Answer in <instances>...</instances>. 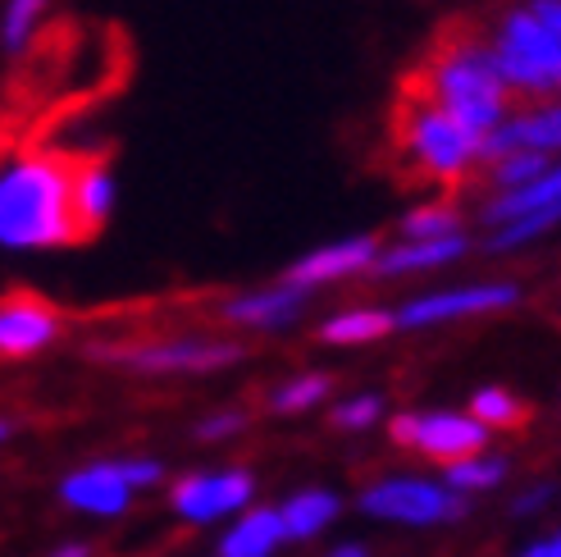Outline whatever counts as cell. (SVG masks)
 Returning a JSON list of instances; mask_svg holds the SVG:
<instances>
[{
    "instance_id": "obj_11",
    "label": "cell",
    "mask_w": 561,
    "mask_h": 557,
    "mask_svg": "<svg viewBox=\"0 0 561 557\" xmlns=\"http://www.w3.org/2000/svg\"><path fill=\"white\" fill-rule=\"evenodd\" d=\"M60 311L33 293L0 302V356H37L60 339Z\"/></svg>"
},
{
    "instance_id": "obj_33",
    "label": "cell",
    "mask_w": 561,
    "mask_h": 557,
    "mask_svg": "<svg viewBox=\"0 0 561 557\" xmlns=\"http://www.w3.org/2000/svg\"><path fill=\"white\" fill-rule=\"evenodd\" d=\"M50 557H96V553H92V544H88V539H69V544L55 548Z\"/></svg>"
},
{
    "instance_id": "obj_26",
    "label": "cell",
    "mask_w": 561,
    "mask_h": 557,
    "mask_svg": "<svg viewBox=\"0 0 561 557\" xmlns=\"http://www.w3.org/2000/svg\"><path fill=\"white\" fill-rule=\"evenodd\" d=\"M543 174H548V160H543L539 151H516V156L497 160L493 170H489V179H493L497 187H507V192H516V187H525V183H535V179H543Z\"/></svg>"
},
{
    "instance_id": "obj_14",
    "label": "cell",
    "mask_w": 561,
    "mask_h": 557,
    "mask_svg": "<svg viewBox=\"0 0 561 557\" xmlns=\"http://www.w3.org/2000/svg\"><path fill=\"white\" fill-rule=\"evenodd\" d=\"M306 288H293V284H274V288H256V293H238L219 306V316L238 325V329H288L297 316H301V306H306Z\"/></svg>"
},
{
    "instance_id": "obj_32",
    "label": "cell",
    "mask_w": 561,
    "mask_h": 557,
    "mask_svg": "<svg viewBox=\"0 0 561 557\" xmlns=\"http://www.w3.org/2000/svg\"><path fill=\"white\" fill-rule=\"evenodd\" d=\"M516 557H561V531L548 535V539H539V544H529V548H520Z\"/></svg>"
},
{
    "instance_id": "obj_35",
    "label": "cell",
    "mask_w": 561,
    "mask_h": 557,
    "mask_svg": "<svg viewBox=\"0 0 561 557\" xmlns=\"http://www.w3.org/2000/svg\"><path fill=\"white\" fill-rule=\"evenodd\" d=\"M10 430H14L10 421H0V443H5V439H10Z\"/></svg>"
},
{
    "instance_id": "obj_22",
    "label": "cell",
    "mask_w": 561,
    "mask_h": 557,
    "mask_svg": "<svg viewBox=\"0 0 561 557\" xmlns=\"http://www.w3.org/2000/svg\"><path fill=\"white\" fill-rule=\"evenodd\" d=\"M329 388H333V379L329 375H293V379H284L270 394V411H278V416H301V411H311V407H320L324 398H329Z\"/></svg>"
},
{
    "instance_id": "obj_17",
    "label": "cell",
    "mask_w": 561,
    "mask_h": 557,
    "mask_svg": "<svg viewBox=\"0 0 561 557\" xmlns=\"http://www.w3.org/2000/svg\"><path fill=\"white\" fill-rule=\"evenodd\" d=\"M343 512V498L333 489H297L278 516H284V535L288 539H316L320 531H329Z\"/></svg>"
},
{
    "instance_id": "obj_27",
    "label": "cell",
    "mask_w": 561,
    "mask_h": 557,
    "mask_svg": "<svg viewBox=\"0 0 561 557\" xmlns=\"http://www.w3.org/2000/svg\"><path fill=\"white\" fill-rule=\"evenodd\" d=\"M561 219V202H552V206H543V211H535V215H525V219H512V225H502L497 234H493V247L497 252H507V247H520V242H529V238H539L543 229H552Z\"/></svg>"
},
{
    "instance_id": "obj_24",
    "label": "cell",
    "mask_w": 561,
    "mask_h": 557,
    "mask_svg": "<svg viewBox=\"0 0 561 557\" xmlns=\"http://www.w3.org/2000/svg\"><path fill=\"white\" fill-rule=\"evenodd\" d=\"M407 242H434V238H457V206L453 202H434L420 206L402 219Z\"/></svg>"
},
{
    "instance_id": "obj_34",
    "label": "cell",
    "mask_w": 561,
    "mask_h": 557,
    "mask_svg": "<svg viewBox=\"0 0 561 557\" xmlns=\"http://www.w3.org/2000/svg\"><path fill=\"white\" fill-rule=\"evenodd\" d=\"M324 557H370V548L366 544H339V548H329Z\"/></svg>"
},
{
    "instance_id": "obj_1",
    "label": "cell",
    "mask_w": 561,
    "mask_h": 557,
    "mask_svg": "<svg viewBox=\"0 0 561 557\" xmlns=\"http://www.w3.org/2000/svg\"><path fill=\"white\" fill-rule=\"evenodd\" d=\"M398 92L438 105L447 120H457L480 143L502 124V110L516 96L497 73L493 46H484V37L466 19H453L438 27L430 50L402 73Z\"/></svg>"
},
{
    "instance_id": "obj_3",
    "label": "cell",
    "mask_w": 561,
    "mask_h": 557,
    "mask_svg": "<svg viewBox=\"0 0 561 557\" xmlns=\"http://www.w3.org/2000/svg\"><path fill=\"white\" fill-rule=\"evenodd\" d=\"M388 147L398 151V174L411 183H461L466 170L480 160V137L447 120L438 105L398 92L388 115Z\"/></svg>"
},
{
    "instance_id": "obj_16",
    "label": "cell",
    "mask_w": 561,
    "mask_h": 557,
    "mask_svg": "<svg viewBox=\"0 0 561 557\" xmlns=\"http://www.w3.org/2000/svg\"><path fill=\"white\" fill-rule=\"evenodd\" d=\"M284 544H288V535H284L278 508H247L242 516L229 521V531L219 535L215 557H274Z\"/></svg>"
},
{
    "instance_id": "obj_19",
    "label": "cell",
    "mask_w": 561,
    "mask_h": 557,
    "mask_svg": "<svg viewBox=\"0 0 561 557\" xmlns=\"http://www.w3.org/2000/svg\"><path fill=\"white\" fill-rule=\"evenodd\" d=\"M392 329V311H379V306H352V311H339L320 325V339L333 348H360L375 343Z\"/></svg>"
},
{
    "instance_id": "obj_29",
    "label": "cell",
    "mask_w": 561,
    "mask_h": 557,
    "mask_svg": "<svg viewBox=\"0 0 561 557\" xmlns=\"http://www.w3.org/2000/svg\"><path fill=\"white\" fill-rule=\"evenodd\" d=\"M115 466H119V476L128 480V489H133V493L156 489V485L164 480V466H160L156 457H115Z\"/></svg>"
},
{
    "instance_id": "obj_4",
    "label": "cell",
    "mask_w": 561,
    "mask_h": 557,
    "mask_svg": "<svg viewBox=\"0 0 561 557\" xmlns=\"http://www.w3.org/2000/svg\"><path fill=\"white\" fill-rule=\"evenodd\" d=\"M92 361L105 366H119L133 375H215L229 371L247 356L242 343L233 339H133V343H92L88 348Z\"/></svg>"
},
{
    "instance_id": "obj_5",
    "label": "cell",
    "mask_w": 561,
    "mask_h": 557,
    "mask_svg": "<svg viewBox=\"0 0 561 557\" xmlns=\"http://www.w3.org/2000/svg\"><path fill=\"white\" fill-rule=\"evenodd\" d=\"M356 508L388 521V525H411V531H430V525H453L466 516V498H457L447 485L420 480V476H388L360 489Z\"/></svg>"
},
{
    "instance_id": "obj_30",
    "label": "cell",
    "mask_w": 561,
    "mask_h": 557,
    "mask_svg": "<svg viewBox=\"0 0 561 557\" xmlns=\"http://www.w3.org/2000/svg\"><path fill=\"white\" fill-rule=\"evenodd\" d=\"M247 430V411H215V416H206V421H196V439L202 443H219V439H233V434H242Z\"/></svg>"
},
{
    "instance_id": "obj_31",
    "label": "cell",
    "mask_w": 561,
    "mask_h": 557,
    "mask_svg": "<svg viewBox=\"0 0 561 557\" xmlns=\"http://www.w3.org/2000/svg\"><path fill=\"white\" fill-rule=\"evenodd\" d=\"M552 485H535V489H525L516 503H512V516H535V512H543L548 503H552Z\"/></svg>"
},
{
    "instance_id": "obj_15",
    "label": "cell",
    "mask_w": 561,
    "mask_h": 557,
    "mask_svg": "<svg viewBox=\"0 0 561 557\" xmlns=\"http://www.w3.org/2000/svg\"><path fill=\"white\" fill-rule=\"evenodd\" d=\"M535 147L539 156L561 147V105H548V110H535V115H520V120H507L497 124L484 143H480V160H507L516 151H529Z\"/></svg>"
},
{
    "instance_id": "obj_25",
    "label": "cell",
    "mask_w": 561,
    "mask_h": 557,
    "mask_svg": "<svg viewBox=\"0 0 561 557\" xmlns=\"http://www.w3.org/2000/svg\"><path fill=\"white\" fill-rule=\"evenodd\" d=\"M50 0H10L5 14H0V42L10 50H23V42L37 33V19L46 14Z\"/></svg>"
},
{
    "instance_id": "obj_8",
    "label": "cell",
    "mask_w": 561,
    "mask_h": 557,
    "mask_svg": "<svg viewBox=\"0 0 561 557\" xmlns=\"http://www.w3.org/2000/svg\"><path fill=\"white\" fill-rule=\"evenodd\" d=\"M388 434H392V443L425 453L443 466L480 457L484 443H489V430L474 421V416H461V411H402V416H392Z\"/></svg>"
},
{
    "instance_id": "obj_13",
    "label": "cell",
    "mask_w": 561,
    "mask_h": 557,
    "mask_svg": "<svg viewBox=\"0 0 561 557\" xmlns=\"http://www.w3.org/2000/svg\"><path fill=\"white\" fill-rule=\"evenodd\" d=\"M69 202H73V225L82 242L110 225V215H115V174H110V164L101 156H73Z\"/></svg>"
},
{
    "instance_id": "obj_12",
    "label": "cell",
    "mask_w": 561,
    "mask_h": 557,
    "mask_svg": "<svg viewBox=\"0 0 561 557\" xmlns=\"http://www.w3.org/2000/svg\"><path fill=\"white\" fill-rule=\"evenodd\" d=\"M379 261V238H343V242H329V247H316V252H306L288 274L284 284L293 288H320V284H339L347 274H360Z\"/></svg>"
},
{
    "instance_id": "obj_9",
    "label": "cell",
    "mask_w": 561,
    "mask_h": 557,
    "mask_svg": "<svg viewBox=\"0 0 561 557\" xmlns=\"http://www.w3.org/2000/svg\"><path fill=\"white\" fill-rule=\"evenodd\" d=\"M516 288L512 284H480V288H453V293H430L407 302L402 311H392V329H430V325H447L461 316H489V311H507L516 306Z\"/></svg>"
},
{
    "instance_id": "obj_10",
    "label": "cell",
    "mask_w": 561,
    "mask_h": 557,
    "mask_svg": "<svg viewBox=\"0 0 561 557\" xmlns=\"http://www.w3.org/2000/svg\"><path fill=\"white\" fill-rule=\"evenodd\" d=\"M60 498H65V508H73V512H82V516L119 521V516L133 508L137 493H133L128 480L119 476L115 457H105V462H88V466L69 470V476L60 480Z\"/></svg>"
},
{
    "instance_id": "obj_28",
    "label": "cell",
    "mask_w": 561,
    "mask_h": 557,
    "mask_svg": "<svg viewBox=\"0 0 561 557\" xmlns=\"http://www.w3.org/2000/svg\"><path fill=\"white\" fill-rule=\"evenodd\" d=\"M379 416H383V398H379V394H356V398H347V402L333 407L329 421L339 425V430H370Z\"/></svg>"
},
{
    "instance_id": "obj_6",
    "label": "cell",
    "mask_w": 561,
    "mask_h": 557,
    "mask_svg": "<svg viewBox=\"0 0 561 557\" xmlns=\"http://www.w3.org/2000/svg\"><path fill=\"white\" fill-rule=\"evenodd\" d=\"M497 73L512 92H539L561 82V33L543 27L529 10H516L502 23V37L493 46Z\"/></svg>"
},
{
    "instance_id": "obj_21",
    "label": "cell",
    "mask_w": 561,
    "mask_h": 557,
    "mask_svg": "<svg viewBox=\"0 0 561 557\" xmlns=\"http://www.w3.org/2000/svg\"><path fill=\"white\" fill-rule=\"evenodd\" d=\"M502 480H507V462H502V457H489V453L466 457V462H453V466L443 470V485L453 489L457 498L489 493V489H497Z\"/></svg>"
},
{
    "instance_id": "obj_18",
    "label": "cell",
    "mask_w": 561,
    "mask_h": 557,
    "mask_svg": "<svg viewBox=\"0 0 561 557\" xmlns=\"http://www.w3.org/2000/svg\"><path fill=\"white\" fill-rule=\"evenodd\" d=\"M466 252V238H434V242H402L392 252H379V261L370 265L379 278H392V274H411V270H434V265H447Z\"/></svg>"
},
{
    "instance_id": "obj_20",
    "label": "cell",
    "mask_w": 561,
    "mask_h": 557,
    "mask_svg": "<svg viewBox=\"0 0 561 557\" xmlns=\"http://www.w3.org/2000/svg\"><path fill=\"white\" fill-rule=\"evenodd\" d=\"M552 202H561V164H557V170H548L543 179L525 183V187H516V192H502L497 202H489V219H502V225H512V219H525V215H535V211H543V206H552Z\"/></svg>"
},
{
    "instance_id": "obj_7",
    "label": "cell",
    "mask_w": 561,
    "mask_h": 557,
    "mask_svg": "<svg viewBox=\"0 0 561 557\" xmlns=\"http://www.w3.org/2000/svg\"><path fill=\"white\" fill-rule=\"evenodd\" d=\"M170 503L187 525H215L233 521L256 503V476L247 466H219V470H192L174 480Z\"/></svg>"
},
{
    "instance_id": "obj_2",
    "label": "cell",
    "mask_w": 561,
    "mask_h": 557,
    "mask_svg": "<svg viewBox=\"0 0 561 557\" xmlns=\"http://www.w3.org/2000/svg\"><path fill=\"white\" fill-rule=\"evenodd\" d=\"M73 156L65 151H19L0 164V247L42 252V247H73Z\"/></svg>"
},
{
    "instance_id": "obj_23",
    "label": "cell",
    "mask_w": 561,
    "mask_h": 557,
    "mask_svg": "<svg viewBox=\"0 0 561 557\" xmlns=\"http://www.w3.org/2000/svg\"><path fill=\"white\" fill-rule=\"evenodd\" d=\"M470 416L484 430H516L525 421V402L512 398L507 388H480V394L470 398Z\"/></svg>"
}]
</instances>
